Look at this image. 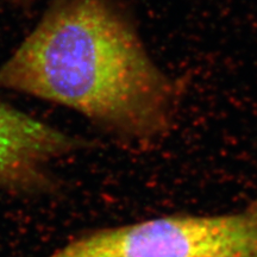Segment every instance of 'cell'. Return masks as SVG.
<instances>
[{"label":"cell","instance_id":"277c9868","mask_svg":"<svg viewBox=\"0 0 257 257\" xmlns=\"http://www.w3.org/2000/svg\"><path fill=\"white\" fill-rule=\"evenodd\" d=\"M11 3H14V4H17V5H25L28 4L30 0H10Z\"/></svg>","mask_w":257,"mask_h":257},{"label":"cell","instance_id":"3957f363","mask_svg":"<svg viewBox=\"0 0 257 257\" xmlns=\"http://www.w3.org/2000/svg\"><path fill=\"white\" fill-rule=\"evenodd\" d=\"M87 146V141L0 100V191L24 194L56 191L51 165Z\"/></svg>","mask_w":257,"mask_h":257},{"label":"cell","instance_id":"7a4b0ae2","mask_svg":"<svg viewBox=\"0 0 257 257\" xmlns=\"http://www.w3.org/2000/svg\"><path fill=\"white\" fill-rule=\"evenodd\" d=\"M44 257H257V198L230 213H179L91 230Z\"/></svg>","mask_w":257,"mask_h":257},{"label":"cell","instance_id":"6da1fadb","mask_svg":"<svg viewBox=\"0 0 257 257\" xmlns=\"http://www.w3.org/2000/svg\"><path fill=\"white\" fill-rule=\"evenodd\" d=\"M0 89L68 107L137 144L170 133L180 100L113 0H53L0 66Z\"/></svg>","mask_w":257,"mask_h":257}]
</instances>
